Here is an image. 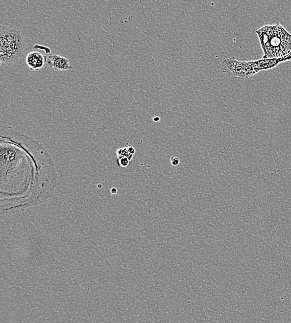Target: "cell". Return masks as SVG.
Masks as SVG:
<instances>
[{"mask_svg":"<svg viewBox=\"0 0 291 323\" xmlns=\"http://www.w3.org/2000/svg\"><path fill=\"white\" fill-rule=\"evenodd\" d=\"M57 173L54 158L39 141L6 127L0 137V213L13 215L48 203Z\"/></svg>","mask_w":291,"mask_h":323,"instance_id":"obj_1","label":"cell"},{"mask_svg":"<svg viewBox=\"0 0 291 323\" xmlns=\"http://www.w3.org/2000/svg\"><path fill=\"white\" fill-rule=\"evenodd\" d=\"M281 60H282V62H289L291 60V52L290 53V54H288L287 56H285L284 57H282Z\"/></svg>","mask_w":291,"mask_h":323,"instance_id":"obj_10","label":"cell"},{"mask_svg":"<svg viewBox=\"0 0 291 323\" xmlns=\"http://www.w3.org/2000/svg\"><path fill=\"white\" fill-rule=\"evenodd\" d=\"M262 50L263 59H280L291 52V34L279 22L265 25L255 29Z\"/></svg>","mask_w":291,"mask_h":323,"instance_id":"obj_3","label":"cell"},{"mask_svg":"<svg viewBox=\"0 0 291 323\" xmlns=\"http://www.w3.org/2000/svg\"><path fill=\"white\" fill-rule=\"evenodd\" d=\"M47 64L56 71L74 70L75 68L73 66H71L67 58L57 54L48 56Z\"/></svg>","mask_w":291,"mask_h":323,"instance_id":"obj_6","label":"cell"},{"mask_svg":"<svg viewBox=\"0 0 291 323\" xmlns=\"http://www.w3.org/2000/svg\"><path fill=\"white\" fill-rule=\"evenodd\" d=\"M153 120H154L155 122H158V121H159L160 120V118L159 117H155L154 118V119H153Z\"/></svg>","mask_w":291,"mask_h":323,"instance_id":"obj_11","label":"cell"},{"mask_svg":"<svg viewBox=\"0 0 291 323\" xmlns=\"http://www.w3.org/2000/svg\"><path fill=\"white\" fill-rule=\"evenodd\" d=\"M42 51L40 50H34L31 51L30 53L27 55V57H26V62H27L30 71H39L44 67L45 63H47L48 56L47 54H42L40 53V52Z\"/></svg>","mask_w":291,"mask_h":323,"instance_id":"obj_5","label":"cell"},{"mask_svg":"<svg viewBox=\"0 0 291 323\" xmlns=\"http://www.w3.org/2000/svg\"><path fill=\"white\" fill-rule=\"evenodd\" d=\"M256 74L262 71L269 70L282 63L281 59H262L252 61Z\"/></svg>","mask_w":291,"mask_h":323,"instance_id":"obj_7","label":"cell"},{"mask_svg":"<svg viewBox=\"0 0 291 323\" xmlns=\"http://www.w3.org/2000/svg\"><path fill=\"white\" fill-rule=\"evenodd\" d=\"M171 161L172 163V165L174 166H177L178 164H180V158L177 156H174L171 157Z\"/></svg>","mask_w":291,"mask_h":323,"instance_id":"obj_9","label":"cell"},{"mask_svg":"<svg viewBox=\"0 0 291 323\" xmlns=\"http://www.w3.org/2000/svg\"><path fill=\"white\" fill-rule=\"evenodd\" d=\"M224 71L233 79H247L256 74L252 61L242 62L233 58L223 60Z\"/></svg>","mask_w":291,"mask_h":323,"instance_id":"obj_4","label":"cell"},{"mask_svg":"<svg viewBox=\"0 0 291 323\" xmlns=\"http://www.w3.org/2000/svg\"><path fill=\"white\" fill-rule=\"evenodd\" d=\"M31 44L27 36L19 29L10 26L0 27V65L8 67L16 64L30 53Z\"/></svg>","mask_w":291,"mask_h":323,"instance_id":"obj_2","label":"cell"},{"mask_svg":"<svg viewBox=\"0 0 291 323\" xmlns=\"http://www.w3.org/2000/svg\"><path fill=\"white\" fill-rule=\"evenodd\" d=\"M116 153L118 158H126L131 161L134 157V155L129 151L128 148H120L117 150Z\"/></svg>","mask_w":291,"mask_h":323,"instance_id":"obj_8","label":"cell"}]
</instances>
